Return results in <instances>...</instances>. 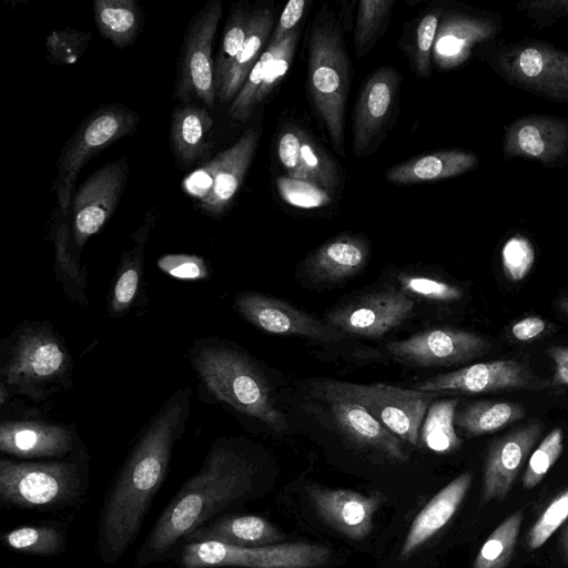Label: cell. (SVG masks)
Listing matches in <instances>:
<instances>
[{"mask_svg": "<svg viewBox=\"0 0 568 568\" xmlns=\"http://www.w3.org/2000/svg\"><path fill=\"white\" fill-rule=\"evenodd\" d=\"M234 308L255 327L275 335L338 342L346 334L291 304L260 293L246 292L234 300Z\"/></svg>", "mask_w": 568, "mask_h": 568, "instance_id": "14", "label": "cell"}, {"mask_svg": "<svg viewBox=\"0 0 568 568\" xmlns=\"http://www.w3.org/2000/svg\"><path fill=\"white\" fill-rule=\"evenodd\" d=\"M297 40L298 29L296 28L276 45L275 55L268 65L265 79L257 94V104L261 103L286 75L294 57Z\"/></svg>", "mask_w": 568, "mask_h": 568, "instance_id": "47", "label": "cell"}, {"mask_svg": "<svg viewBox=\"0 0 568 568\" xmlns=\"http://www.w3.org/2000/svg\"><path fill=\"white\" fill-rule=\"evenodd\" d=\"M190 406V390L176 392L154 416L129 454L103 504L98 550L104 564L118 561L136 539L163 483Z\"/></svg>", "mask_w": 568, "mask_h": 568, "instance_id": "1", "label": "cell"}, {"mask_svg": "<svg viewBox=\"0 0 568 568\" xmlns=\"http://www.w3.org/2000/svg\"><path fill=\"white\" fill-rule=\"evenodd\" d=\"M559 538V551L564 561L568 565V519Z\"/></svg>", "mask_w": 568, "mask_h": 568, "instance_id": "52", "label": "cell"}, {"mask_svg": "<svg viewBox=\"0 0 568 568\" xmlns=\"http://www.w3.org/2000/svg\"><path fill=\"white\" fill-rule=\"evenodd\" d=\"M88 471L80 460H0L2 504L28 509H53L78 500L85 491Z\"/></svg>", "mask_w": 568, "mask_h": 568, "instance_id": "5", "label": "cell"}, {"mask_svg": "<svg viewBox=\"0 0 568 568\" xmlns=\"http://www.w3.org/2000/svg\"><path fill=\"white\" fill-rule=\"evenodd\" d=\"M369 243L362 236L341 234L318 246L306 260L305 270L315 282L344 281L367 264Z\"/></svg>", "mask_w": 568, "mask_h": 568, "instance_id": "25", "label": "cell"}, {"mask_svg": "<svg viewBox=\"0 0 568 568\" xmlns=\"http://www.w3.org/2000/svg\"><path fill=\"white\" fill-rule=\"evenodd\" d=\"M439 16L440 11L428 12L416 28L412 57L415 72L419 77H427L430 72V55L439 27Z\"/></svg>", "mask_w": 568, "mask_h": 568, "instance_id": "44", "label": "cell"}, {"mask_svg": "<svg viewBox=\"0 0 568 568\" xmlns=\"http://www.w3.org/2000/svg\"><path fill=\"white\" fill-rule=\"evenodd\" d=\"M558 308L568 317V295L561 297L558 303Z\"/></svg>", "mask_w": 568, "mask_h": 568, "instance_id": "53", "label": "cell"}, {"mask_svg": "<svg viewBox=\"0 0 568 568\" xmlns=\"http://www.w3.org/2000/svg\"><path fill=\"white\" fill-rule=\"evenodd\" d=\"M285 538L273 524L254 515H231L209 521L192 531L184 541H216L237 547H262Z\"/></svg>", "mask_w": 568, "mask_h": 568, "instance_id": "27", "label": "cell"}, {"mask_svg": "<svg viewBox=\"0 0 568 568\" xmlns=\"http://www.w3.org/2000/svg\"><path fill=\"white\" fill-rule=\"evenodd\" d=\"M508 75L524 87L568 100V55L541 45L519 50L504 62Z\"/></svg>", "mask_w": 568, "mask_h": 568, "instance_id": "23", "label": "cell"}, {"mask_svg": "<svg viewBox=\"0 0 568 568\" xmlns=\"http://www.w3.org/2000/svg\"><path fill=\"white\" fill-rule=\"evenodd\" d=\"M306 4L305 0H291L286 3L277 24L272 31L267 45L278 44L297 28L305 12Z\"/></svg>", "mask_w": 568, "mask_h": 568, "instance_id": "49", "label": "cell"}, {"mask_svg": "<svg viewBox=\"0 0 568 568\" xmlns=\"http://www.w3.org/2000/svg\"><path fill=\"white\" fill-rule=\"evenodd\" d=\"M277 189L281 196L291 205L300 207H318L331 202V194L316 184L293 179H277Z\"/></svg>", "mask_w": 568, "mask_h": 568, "instance_id": "46", "label": "cell"}, {"mask_svg": "<svg viewBox=\"0 0 568 568\" xmlns=\"http://www.w3.org/2000/svg\"><path fill=\"white\" fill-rule=\"evenodd\" d=\"M213 119L206 109L192 103L175 105L170 122V144L176 163L190 166L209 154Z\"/></svg>", "mask_w": 568, "mask_h": 568, "instance_id": "28", "label": "cell"}, {"mask_svg": "<svg viewBox=\"0 0 568 568\" xmlns=\"http://www.w3.org/2000/svg\"><path fill=\"white\" fill-rule=\"evenodd\" d=\"M568 519V488L556 495L530 527L527 546L530 550L541 547Z\"/></svg>", "mask_w": 568, "mask_h": 568, "instance_id": "41", "label": "cell"}, {"mask_svg": "<svg viewBox=\"0 0 568 568\" xmlns=\"http://www.w3.org/2000/svg\"><path fill=\"white\" fill-rule=\"evenodd\" d=\"M277 155L290 178L312 182L332 194L339 185L336 164L302 129H286L277 141Z\"/></svg>", "mask_w": 568, "mask_h": 568, "instance_id": "20", "label": "cell"}, {"mask_svg": "<svg viewBox=\"0 0 568 568\" xmlns=\"http://www.w3.org/2000/svg\"><path fill=\"white\" fill-rule=\"evenodd\" d=\"M90 39V33L69 28L50 32L45 40L49 60L55 64L75 62L89 45Z\"/></svg>", "mask_w": 568, "mask_h": 568, "instance_id": "42", "label": "cell"}, {"mask_svg": "<svg viewBox=\"0 0 568 568\" xmlns=\"http://www.w3.org/2000/svg\"><path fill=\"white\" fill-rule=\"evenodd\" d=\"M487 34V27L477 19L465 16H446L438 27L433 48L434 62L440 69H452L463 63L473 44Z\"/></svg>", "mask_w": 568, "mask_h": 568, "instance_id": "31", "label": "cell"}, {"mask_svg": "<svg viewBox=\"0 0 568 568\" xmlns=\"http://www.w3.org/2000/svg\"><path fill=\"white\" fill-rule=\"evenodd\" d=\"M414 310V301L398 290H383L326 315V323L347 336L377 338L407 320Z\"/></svg>", "mask_w": 568, "mask_h": 568, "instance_id": "16", "label": "cell"}, {"mask_svg": "<svg viewBox=\"0 0 568 568\" xmlns=\"http://www.w3.org/2000/svg\"><path fill=\"white\" fill-rule=\"evenodd\" d=\"M535 251L530 242L523 236L509 239L501 251L505 276L511 282L524 280L534 265Z\"/></svg>", "mask_w": 568, "mask_h": 568, "instance_id": "45", "label": "cell"}, {"mask_svg": "<svg viewBox=\"0 0 568 568\" xmlns=\"http://www.w3.org/2000/svg\"><path fill=\"white\" fill-rule=\"evenodd\" d=\"M458 403V398H449L428 406L419 432V439L428 449L448 454L460 446L462 440L454 427Z\"/></svg>", "mask_w": 568, "mask_h": 568, "instance_id": "34", "label": "cell"}, {"mask_svg": "<svg viewBox=\"0 0 568 568\" xmlns=\"http://www.w3.org/2000/svg\"><path fill=\"white\" fill-rule=\"evenodd\" d=\"M525 414L518 403L477 400L456 413L455 424L470 436H480L499 430Z\"/></svg>", "mask_w": 568, "mask_h": 568, "instance_id": "33", "label": "cell"}, {"mask_svg": "<svg viewBox=\"0 0 568 568\" xmlns=\"http://www.w3.org/2000/svg\"><path fill=\"white\" fill-rule=\"evenodd\" d=\"M129 175L126 156L94 171L77 190L71 204L73 243L81 250L114 213Z\"/></svg>", "mask_w": 568, "mask_h": 568, "instance_id": "12", "label": "cell"}, {"mask_svg": "<svg viewBox=\"0 0 568 568\" xmlns=\"http://www.w3.org/2000/svg\"><path fill=\"white\" fill-rule=\"evenodd\" d=\"M523 518L521 510L506 518L485 540L473 568H506L514 555Z\"/></svg>", "mask_w": 568, "mask_h": 568, "instance_id": "35", "label": "cell"}, {"mask_svg": "<svg viewBox=\"0 0 568 568\" xmlns=\"http://www.w3.org/2000/svg\"><path fill=\"white\" fill-rule=\"evenodd\" d=\"M2 540L17 551L53 556L63 551L65 534L61 528L50 525L24 526L7 531Z\"/></svg>", "mask_w": 568, "mask_h": 568, "instance_id": "36", "label": "cell"}, {"mask_svg": "<svg viewBox=\"0 0 568 568\" xmlns=\"http://www.w3.org/2000/svg\"><path fill=\"white\" fill-rule=\"evenodd\" d=\"M140 121L136 111L121 103L101 105L87 115L63 145L52 182L59 207L71 210L75 183L84 165L118 140L134 133Z\"/></svg>", "mask_w": 568, "mask_h": 568, "instance_id": "6", "label": "cell"}, {"mask_svg": "<svg viewBox=\"0 0 568 568\" xmlns=\"http://www.w3.org/2000/svg\"><path fill=\"white\" fill-rule=\"evenodd\" d=\"M476 163L477 158L467 151H437L392 166L385 176L387 181L396 184L437 181L465 173Z\"/></svg>", "mask_w": 568, "mask_h": 568, "instance_id": "29", "label": "cell"}, {"mask_svg": "<svg viewBox=\"0 0 568 568\" xmlns=\"http://www.w3.org/2000/svg\"><path fill=\"white\" fill-rule=\"evenodd\" d=\"M546 353L555 364L552 384L568 386V347L552 346Z\"/></svg>", "mask_w": 568, "mask_h": 568, "instance_id": "50", "label": "cell"}, {"mask_svg": "<svg viewBox=\"0 0 568 568\" xmlns=\"http://www.w3.org/2000/svg\"><path fill=\"white\" fill-rule=\"evenodd\" d=\"M308 88L314 109L335 151L345 155V106L349 63L334 17L324 10L314 21L308 40Z\"/></svg>", "mask_w": 568, "mask_h": 568, "instance_id": "4", "label": "cell"}, {"mask_svg": "<svg viewBox=\"0 0 568 568\" xmlns=\"http://www.w3.org/2000/svg\"><path fill=\"white\" fill-rule=\"evenodd\" d=\"M70 368V356L60 338L43 327H28L12 345L1 371L2 384L37 394L43 386L60 382Z\"/></svg>", "mask_w": 568, "mask_h": 568, "instance_id": "11", "label": "cell"}, {"mask_svg": "<svg viewBox=\"0 0 568 568\" xmlns=\"http://www.w3.org/2000/svg\"><path fill=\"white\" fill-rule=\"evenodd\" d=\"M158 266L169 275L181 280H203L207 276L204 260L196 255H164L159 258Z\"/></svg>", "mask_w": 568, "mask_h": 568, "instance_id": "48", "label": "cell"}, {"mask_svg": "<svg viewBox=\"0 0 568 568\" xmlns=\"http://www.w3.org/2000/svg\"><path fill=\"white\" fill-rule=\"evenodd\" d=\"M274 27L272 9L253 10L251 28L246 40L216 90L221 102L233 101L242 89L251 70L264 52L263 48L268 42Z\"/></svg>", "mask_w": 568, "mask_h": 568, "instance_id": "30", "label": "cell"}, {"mask_svg": "<svg viewBox=\"0 0 568 568\" xmlns=\"http://www.w3.org/2000/svg\"><path fill=\"white\" fill-rule=\"evenodd\" d=\"M505 151L542 162L557 161L568 152V122L548 116L523 118L509 128Z\"/></svg>", "mask_w": 568, "mask_h": 568, "instance_id": "24", "label": "cell"}, {"mask_svg": "<svg viewBox=\"0 0 568 568\" xmlns=\"http://www.w3.org/2000/svg\"><path fill=\"white\" fill-rule=\"evenodd\" d=\"M135 246L122 254L120 268L113 286L110 310L120 315L132 304L142 275L143 248L146 241H134Z\"/></svg>", "mask_w": 568, "mask_h": 568, "instance_id": "39", "label": "cell"}, {"mask_svg": "<svg viewBox=\"0 0 568 568\" xmlns=\"http://www.w3.org/2000/svg\"><path fill=\"white\" fill-rule=\"evenodd\" d=\"M489 347L481 336L454 328H434L387 345L399 362L419 367L449 366L468 362Z\"/></svg>", "mask_w": 568, "mask_h": 568, "instance_id": "15", "label": "cell"}, {"mask_svg": "<svg viewBox=\"0 0 568 568\" xmlns=\"http://www.w3.org/2000/svg\"><path fill=\"white\" fill-rule=\"evenodd\" d=\"M323 399L328 404L336 426L351 442L396 462L408 459L402 440L363 406L342 398Z\"/></svg>", "mask_w": 568, "mask_h": 568, "instance_id": "21", "label": "cell"}, {"mask_svg": "<svg viewBox=\"0 0 568 568\" xmlns=\"http://www.w3.org/2000/svg\"><path fill=\"white\" fill-rule=\"evenodd\" d=\"M252 13V10L237 6L229 14L214 60L216 90L246 40L251 28Z\"/></svg>", "mask_w": 568, "mask_h": 568, "instance_id": "37", "label": "cell"}, {"mask_svg": "<svg viewBox=\"0 0 568 568\" xmlns=\"http://www.w3.org/2000/svg\"><path fill=\"white\" fill-rule=\"evenodd\" d=\"M551 382L535 375L516 359L477 363L414 384L419 392L487 393L504 389H544Z\"/></svg>", "mask_w": 568, "mask_h": 568, "instance_id": "13", "label": "cell"}, {"mask_svg": "<svg viewBox=\"0 0 568 568\" xmlns=\"http://www.w3.org/2000/svg\"><path fill=\"white\" fill-rule=\"evenodd\" d=\"M258 468L239 447L220 438L201 468L187 478L162 511L136 556L140 567L159 561L181 539L247 499L256 488Z\"/></svg>", "mask_w": 568, "mask_h": 568, "instance_id": "2", "label": "cell"}, {"mask_svg": "<svg viewBox=\"0 0 568 568\" xmlns=\"http://www.w3.org/2000/svg\"><path fill=\"white\" fill-rule=\"evenodd\" d=\"M331 558L322 545L303 541L262 547H237L216 541L186 542L181 554L184 568H317Z\"/></svg>", "mask_w": 568, "mask_h": 568, "instance_id": "8", "label": "cell"}, {"mask_svg": "<svg viewBox=\"0 0 568 568\" xmlns=\"http://www.w3.org/2000/svg\"><path fill=\"white\" fill-rule=\"evenodd\" d=\"M562 429H552L530 456L523 476V486L531 489L537 486L559 458L562 452Z\"/></svg>", "mask_w": 568, "mask_h": 568, "instance_id": "40", "label": "cell"}, {"mask_svg": "<svg viewBox=\"0 0 568 568\" xmlns=\"http://www.w3.org/2000/svg\"><path fill=\"white\" fill-rule=\"evenodd\" d=\"M399 74L392 67L377 69L364 83L358 95L353 125V151L367 153L383 131L397 99Z\"/></svg>", "mask_w": 568, "mask_h": 568, "instance_id": "19", "label": "cell"}, {"mask_svg": "<svg viewBox=\"0 0 568 568\" xmlns=\"http://www.w3.org/2000/svg\"><path fill=\"white\" fill-rule=\"evenodd\" d=\"M222 13V2L209 0L187 26L174 83V95L180 103H190L196 98L207 108L215 105L217 93L212 50Z\"/></svg>", "mask_w": 568, "mask_h": 568, "instance_id": "10", "label": "cell"}, {"mask_svg": "<svg viewBox=\"0 0 568 568\" xmlns=\"http://www.w3.org/2000/svg\"><path fill=\"white\" fill-rule=\"evenodd\" d=\"M321 398H342L363 406L402 442L417 445L420 427L433 399L440 392H419L374 383L322 381L315 384Z\"/></svg>", "mask_w": 568, "mask_h": 568, "instance_id": "7", "label": "cell"}, {"mask_svg": "<svg viewBox=\"0 0 568 568\" xmlns=\"http://www.w3.org/2000/svg\"><path fill=\"white\" fill-rule=\"evenodd\" d=\"M541 433L542 424L530 420L489 446L484 463L480 506L507 496Z\"/></svg>", "mask_w": 568, "mask_h": 568, "instance_id": "17", "label": "cell"}, {"mask_svg": "<svg viewBox=\"0 0 568 568\" xmlns=\"http://www.w3.org/2000/svg\"><path fill=\"white\" fill-rule=\"evenodd\" d=\"M471 481L473 474L470 471L463 473L426 504L408 529L400 548V559L408 558L446 526L463 503Z\"/></svg>", "mask_w": 568, "mask_h": 568, "instance_id": "26", "label": "cell"}, {"mask_svg": "<svg viewBox=\"0 0 568 568\" xmlns=\"http://www.w3.org/2000/svg\"><path fill=\"white\" fill-rule=\"evenodd\" d=\"M93 16L101 36L120 49L132 45L143 27V12L134 0H95Z\"/></svg>", "mask_w": 568, "mask_h": 568, "instance_id": "32", "label": "cell"}, {"mask_svg": "<svg viewBox=\"0 0 568 568\" xmlns=\"http://www.w3.org/2000/svg\"><path fill=\"white\" fill-rule=\"evenodd\" d=\"M394 0H362L358 2L354 29L357 57L365 55L381 36L390 17Z\"/></svg>", "mask_w": 568, "mask_h": 568, "instance_id": "38", "label": "cell"}, {"mask_svg": "<svg viewBox=\"0 0 568 568\" xmlns=\"http://www.w3.org/2000/svg\"><path fill=\"white\" fill-rule=\"evenodd\" d=\"M546 328V323L544 320L531 316L526 317L511 327V334L518 341H529L537 336H539Z\"/></svg>", "mask_w": 568, "mask_h": 568, "instance_id": "51", "label": "cell"}, {"mask_svg": "<svg viewBox=\"0 0 568 568\" xmlns=\"http://www.w3.org/2000/svg\"><path fill=\"white\" fill-rule=\"evenodd\" d=\"M308 499L321 518L341 535L359 540L373 528V518L385 495L361 494L349 489H332L317 485L305 488Z\"/></svg>", "mask_w": 568, "mask_h": 568, "instance_id": "18", "label": "cell"}, {"mask_svg": "<svg viewBox=\"0 0 568 568\" xmlns=\"http://www.w3.org/2000/svg\"><path fill=\"white\" fill-rule=\"evenodd\" d=\"M74 443L73 433L60 425L10 420L0 426V450L16 457H62L71 453Z\"/></svg>", "mask_w": 568, "mask_h": 568, "instance_id": "22", "label": "cell"}, {"mask_svg": "<svg viewBox=\"0 0 568 568\" xmlns=\"http://www.w3.org/2000/svg\"><path fill=\"white\" fill-rule=\"evenodd\" d=\"M258 131L247 129L230 148L189 173L181 187L210 216H221L240 191L258 143Z\"/></svg>", "mask_w": 568, "mask_h": 568, "instance_id": "9", "label": "cell"}, {"mask_svg": "<svg viewBox=\"0 0 568 568\" xmlns=\"http://www.w3.org/2000/svg\"><path fill=\"white\" fill-rule=\"evenodd\" d=\"M191 362L215 397L276 432L287 429L286 418L276 407L265 376L247 355L206 342L192 349Z\"/></svg>", "mask_w": 568, "mask_h": 568, "instance_id": "3", "label": "cell"}, {"mask_svg": "<svg viewBox=\"0 0 568 568\" xmlns=\"http://www.w3.org/2000/svg\"><path fill=\"white\" fill-rule=\"evenodd\" d=\"M397 281L402 292L428 301L453 302L460 300L463 291L449 283L414 274H399Z\"/></svg>", "mask_w": 568, "mask_h": 568, "instance_id": "43", "label": "cell"}]
</instances>
